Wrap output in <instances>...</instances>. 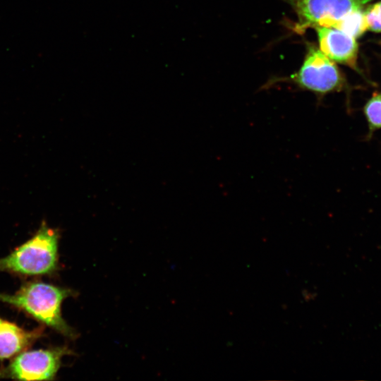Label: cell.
<instances>
[{"instance_id":"6da1fadb","label":"cell","mask_w":381,"mask_h":381,"mask_svg":"<svg viewBox=\"0 0 381 381\" xmlns=\"http://www.w3.org/2000/svg\"><path fill=\"white\" fill-rule=\"evenodd\" d=\"M73 290L42 281L23 284L14 294L0 293V301L7 303L64 337L73 339L75 331L64 320L61 304L73 296Z\"/></svg>"},{"instance_id":"7a4b0ae2","label":"cell","mask_w":381,"mask_h":381,"mask_svg":"<svg viewBox=\"0 0 381 381\" xmlns=\"http://www.w3.org/2000/svg\"><path fill=\"white\" fill-rule=\"evenodd\" d=\"M59 234L43 223L30 239L0 258V272L21 277H52L59 269Z\"/></svg>"},{"instance_id":"3957f363","label":"cell","mask_w":381,"mask_h":381,"mask_svg":"<svg viewBox=\"0 0 381 381\" xmlns=\"http://www.w3.org/2000/svg\"><path fill=\"white\" fill-rule=\"evenodd\" d=\"M289 80L303 90L314 93L318 104L327 94L349 90L346 79L332 60L321 50L310 44L304 61L299 71L291 75Z\"/></svg>"},{"instance_id":"277c9868","label":"cell","mask_w":381,"mask_h":381,"mask_svg":"<svg viewBox=\"0 0 381 381\" xmlns=\"http://www.w3.org/2000/svg\"><path fill=\"white\" fill-rule=\"evenodd\" d=\"M73 354L67 346L23 351L0 368V379L52 380L61 365L62 358Z\"/></svg>"},{"instance_id":"5b68a950","label":"cell","mask_w":381,"mask_h":381,"mask_svg":"<svg viewBox=\"0 0 381 381\" xmlns=\"http://www.w3.org/2000/svg\"><path fill=\"white\" fill-rule=\"evenodd\" d=\"M298 22L294 30L301 33L310 27L333 25L347 13L363 8L373 0H287Z\"/></svg>"},{"instance_id":"8992f818","label":"cell","mask_w":381,"mask_h":381,"mask_svg":"<svg viewBox=\"0 0 381 381\" xmlns=\"http://www.w3.org/2000/svg\"><path fill=\"white\" fill-rule=\"evenodd\" d=\"M320 50L331 60L346 66L356 71L358 46L352 36L334 28L315 27Z\"/></svg>"},{"instance_id":"52a82bcc","label":"cell","mask_w":381,"mask_h":381,"mask_svg":"<svg viewBox=\"0 0 381 381\" xmlns=\"http://www.w3.org/2000/svg\"><path fill=\"white\" fill-rule=\"evenodd\" d=\"M44 330L43 326L28 330L0 317V361L26 350L43 337Z\"/></svg>"},{"instance_id":"ba28073f","label":"cell","mask_w":381,"mask_h":381,"mask_svg":"<svg viewBox=\"0 0 381 381\" xmlns=\"http://www.w3.org/2000/svg\"><path fill=\"white\" fill-rule=\"evenodd\" d=\"M332 28L338 29L354 38L361 37L368 30L364 10L358 9L347 13Z\"/></svg>"},{"instance_id":"9c48e42d","label":"cell","mask_w":381,"mask_h":381,"mask_svg":"<svg viewBox=\"0 0 381 381\" xmlns=\"http://www.w3.org/2000/svg\"><path fill=\"white\" fill-rule=\"evenodd\" d=\"M363 111L368 127L365 140H369L374 133L381 128V92L373 94L365 104Z\"/></svg>"},{"instance_id":"30bf717a","label":"cell","mask_w":381,"mask_h":381,"mask_svg":"<svg viewBox=\"0 0 381 381\" xmlns=\"http://www.w3.org/2000/svg\"><path fill=\"white\" fill-rule=\"evenodd\" d=\"M368 30L381 32V1L368 5L364 10Z\"/></svg>"}]
</instances>
